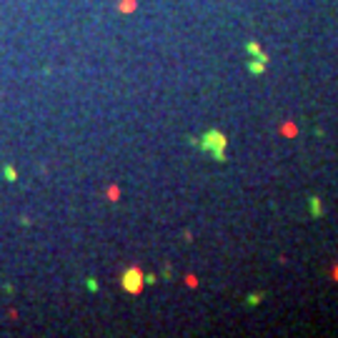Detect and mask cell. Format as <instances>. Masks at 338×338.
I'll list each match as a JSON object with an SVG mask.
<instances>
[{
  "mask_svg": "<svg viewBox=\"0 0 338 338\" xmlns=\"http://www.w3.org/2000/svg\"><path fill=\"white\" fill-rule=\"evenodd\" d=\"M191 143H196L203 153L211 156L213 161H218V163L226 161V145H228V138H226L218 128H208V130L201 135V140H191Z\"/></svg>",
  "mask_w": 338,
  "mask_h": 338,
  "instance_id": "6da1fadb",
  "label": "cell"
},
{
  "mask_svg": "<svg viewBox=\"0 0 338 338\" xmlns=\"http://www.w3.org/2000/svg\"><path fill=\"white\" fill-rule=\"evenodd\" d=\"M121 283H123V288H126L128 293H140V288H143V273L138 268H128L126 273H123V278H121Z\"/></svg>",
  "mask_w": 338,
  "mask_h": 338,
  "instance_id": "7a4b0ae2",
  "label": "cell"
},
{
  "mask_svg": "<svg viewBox=\"0 0 338 338\" xmlns=\"http://www.w3.org/2000/svg\"><path fill=\"white\" fill-rule=\"evenodd\" d=\"M308 213H311V218H321L323 215V201L318 198V196H308Z\"/></svg>",
  "mask_w": 338,
  "mask_h": 338,
  "instance_id": "3957f363",
  "label": "cell"
},
{
  "mask_svg": "<svg viewBox=\"0 0 338 338\" xmlns=\"http://www.w3.org/2000/svg\"><path fill=\"white\" fill-rule=\"evenodd\" d=\"M246 53H248L251 58H260V60H266V63H268V53H266V50H263V48H260L255 41L246 43Z\"/></svg>",
  "mask_w": 338,
  "mask_h": 338,
  "instance_id": "277c9868",
  "label": "cell"
},
{
  "mask_svg": "<svg viewBox=\"0 0 338 338\" xmlns=\"http://www.w3.org/2000/svg\"><path fill=\"white\" fill-rule=\"evenodd\" d=\"M263 301H266V291H253V293H248V296H246L243 303H246V308H258Z\"/></svg>",
  "mask_w": 338,
  "mask_h": 338,
  "instance_id": "5b68a950",
  "label": "cell"
},
{
  "mask_svg": "<svg viewBox=\"0 0 338 338\" xmlns=\"http://www.w3.org/2000/svg\"><path fill=\"white\" fill-rule=\"evenodd\" d=\"M266 65H268L266 60H260V58H253V60L248 63V73H251V76H263V73H266Z\"/></svg>",
  "mask_w": 338,
  "mask_h": 338,
  "instance_id": "8992f818",
  "label": "cell"
},
{
  "mask_svg": "<svg viewBox=\"0 0 338 338\" xmlns=\"http://www.w3.org/2000/svg\"><path fill=\"white\" fill-rule=\"evenodd\" d=\"M5 178H8V180H15V170L10 168V166L5 168Z\"/></svg>",
  "mask_w": 338,
  "mask_h": 338,
  "instance_id": "52a82bcc",
  "label": "cell"
}]
</instances>
